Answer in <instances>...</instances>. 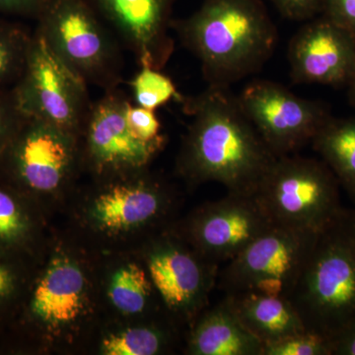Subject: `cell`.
<instances>
[{"mask_svg": "<svg viewBox=\"0 0 355 355\" xmlns=\"http://www.w3.org/2000/svg\"><path fill=\"white\" fill-rule=\"evenodd\" d=\"M288 299L306 331L329 340L355 321V209L319 233Z\"/></svg>", "mask_w": 355, "mask_h": 355, "instance_id": "cell-3", "label": "cell"}, {"mask_svg": "<svg viewBox=\"0 0 355 355\" xmlns=\"http://www.w3.org/2000/svg\"><path fill=\"white\" fill-rule=\"evenodd\" d=\"M153 288L148 272L137 263H128L119 266L111 275L108 297L121 314H141L150 303Z\"/></svg>", "mask_w": 355, "mask_h": 355, "instance_id": "cell-21", "label": "cell"}, {"mask_svg": "<svg viewBox=\"0 0 355 355\" xmlns=\"http://www.w3.org/2000/svg\"><path fill=\"white\" fill-rule=\"evenodd\" d=\"M12 90L26 116L50 123L80 139L93 105L88 85L35 32L24 71Z\"/></svg>", "mask_w": 355, "mask_h": 355, "instance_id": "cell-8", "label": "cell"}, {"mask_svg": "<svg viewBox=\"0 0 355 355\" xmlns=\"http://www.w3.org/2000/svg\"><path fill=\"white\" fill-rule=\"evenodd\" d=\"M172 30L202 67L209 86L229 87L268 62L279 33L261 0H203Z\"/></svg>", "mask_w": 355, "mask_h": 355, "instance_id": "cell-2", "label": "cell"}, {"mask_svg": "<svg viewBox=\"0 0 355 355\" xmlns=\"http://www.w3.org/2000/svg\"><path fill=\"white\" fill-rule=\"evenodd\" d=\"M31 279L26 257L0 248V324L17 314Z\"/></svg>", "mask_w": 355, "mask_h": 355, "instance_id": "cell-23", "label": "cell"}, {"mask_svg": "<svg viewBox=\"0 0 355 355\" xmlns=\"http://www.w3.org/2000/svg\"><path fill=\"white\" fill-rule=\"evenodd\" d=\"M319 233L275 224L220 266L216 286L225 294L257 292L288 299Z\"/></svg>", "mask_w": 355, "mask_h": 355, "instance_id": "cell-7", "label": "cell"}, {"mask_svg": "<svg viewBox=\"0 0 355 355\" xmlns=\"http://www.w3.org/2000/svg\"><path fill=\"white\" fill-rule=\"evenodd\" d=\"M25 119L12 88L0 90V161Z\"/></svg>", "mask_w": 355, "mask_h": 355, "instance_id": "cell-27", "label": "cell"}, {"mask_svg": "<svg viewBox=\"0 0 355 355\" xmlns=\"http://www.w3.org/2000/svg\"><path fill=\"white\" fill-rule=\"evenodd\" d=\"M237 98L243 112L277 157L297 153L331 118L320 103L266 79L247 84Z\"/></svg>", "mask_w": 355, "mask_h": 355, "instance_id": "cell-9", "label": "cell"}, {"mask_svg": "<svg viewBox=\"0 0 355 355\" xmlns=\"http://www.w3.org/2000/svg\"><path fill=\"white\" fill-rule=\"evenodd\" d=\"M162 70L141 67L133 77L132 87L135 105L156 111L172 99H181L176 86L170 77L162 73Z\"/></svg>", "mask_w": 355, "mask_h": 355, "instance_id": "cell-25", "label": "cell"}, {"mask_svg": "<svg viewBox=\"0 0 355 355\" xmlns=\"http://www.w3.org/2000/svg\"><path fill=\"white\" fill-rule=\"evenodd\" d=\"M144 171L112 177L114 181L98 193L89 211L98 229L120 234L153 225L167 216L171 193Z\"/></svg>", "mask_w": 355, "mask_h": 355, "instance_id": "cell-16", "label": "cell"}, {"mask_svg": "<svg viewBox=\"0 0 355 355\" xmlns=\"http://www.w3.org/2000/svg\"><path fill=\"white\" fill-rule=\"evenodd\" d=\"M323 17L355 35V0H323Z\"/></svg>", "mask_w": 355, "mask_h": 355, "instance_id": "cell-29", "label": "cell"}, {"mask_svg": "<svg viewBox=\"0 0 355 355\" xmlns=\"http://www.w3.org/2000/svg\"><path fill=\"white\" fill-rule=\"evenodd\" d=\"M50 1L51 0H0V16L36 21Z\"/></svg>", "mask_w": 355, "mask_h": 355, "instance_id": "cell-31", "label": "cell"}, {"mask_svg": "<svg viewBox=\"0 0 355 355\" xmlns=\"http://www.w3.org/2000/svg\"><path fill=\"white\" fill-rule=\"evenodd\" d=\"M36 205L0 182V248L30 256L38 237Z\"/></svg>", "mask_w": 355, "mask_h": 355, "instance_id": "cell-20", "label": "cell"}, {"mask_svg": "<svg viewBox=\"0 0 355 355\" xmlns=\"http://www.w3.org/2000/svg\"><path fill=\"white\" fill-rule=\"evenodd\" d=\"M80 160L78 137L26 116L0 161V182L36 205L37 200L62 190Z\"/></svg>", "mask_w": 355, "mask_h": 355, "instance_id": "cell-6", "label": "cell"}, {"mask_svg": "<svg viewBox=\"0 0 355 355\" xmlns=\"http://www.w3.org/2000/svg\"><path fill=\"white\" fill-rule=\"evenodd\" d=\"M263 343L245 328L224 296L196 322L188 343L193 355H263Z\"/></svg>", "mask_w": 355, "mask_h": 355, "instance_id": "cell-17", "label": "cell"}, {"mask_svg": "<svg viewBox=\"0 0 355 355\" xmlns=\"http://www.w3.org/2000/svg\"><path fill=\"white\" fill-rule=\"evenodd\" d=\"M88 282L72 257L55 254L38 277L31 279L17 314L28 331H55L69 328L85 314Z\"/></svg>", "mask_w": 355, "mask_h": 355, "instance_id": "cell-14", "label": "cell"}, {"mask_svg": "<svg viewBox=\"0 0 355 355\" xmlns=\"http://www.w3.org/2000/svg\"><path fill=\"white\" fill-rule=\"evenodd\" d=\"M128 127L137 139L144 142H157L166 140L161 133L160 121L155 111L142 108L130 103L127 112Z\"/></svg>", "mask_w": 355, "mask_h": 355, "instance_id": "cell-28", "label": "cell"}, {"mask_svg": "<svg viewBox=\"0 0 355 355\" xmlns=\"http://www.w3.org/2000/svg\"><path fill=\"white\" fill-rule=\"evenodd\" d=\"M34 40L27 26L0 16V90L12 88L24 71Z\"/></svg>", "mask_w": 355, "mask_h": 355, "instance_id": "cell-22", "label": "cell"}, {"mask_svg": "<svg viewBox=\"0 0 355 355\" xmlns=\"http://www.w3.org/2000/svg\"><path fill=\"white\" fill-rule=\"evenodd\" d=\"M282 17L292 21H305L322 10L323 0H272Z\"/></svg>", "mask_w": 355, "mask_h": 355, "instance_id": "cell-30", "label": "cell"}, {"mask_svg": "<svg viewBox=\"0 0 355 355\" xmlns=\"http://www.w3.org/2000/svg\"><path fill=\"white\" fill-rule=\"evenodd\" d=\"M287 57L294 83L347 85L355 71V35L322 17L292 37Z\"/></svg>", "mask_w": 355, "mask_h": 355, "instance_id": "cell-15", "label": "cell"}, {"mask_svg": "<svg viewBox=\"0 0 355 355\" xmlns=\"http://www.w3.org/2000/svg\"><path fill=\"white\" fill-rule=\"evenodd\" d=\"M139 67L163 70L175 51L177 0H85Z\"/></svg>", "mask_w": 355, "mask_h": 355, "instance_id": "cell-13", "label": "cell"}, {"mask_svg": "<svg viewBox=\"0 0 355 355\" xmlns=\"http://www.w3.org/2000/svg\"><path fill=\"white\" fill-rule=\"evenodd\" d=\"M340 183L324 161L282 156L257 191L273 223L319 233L343 214Z\"/></svg>", "mask_w": 355, "mask_h": 355, "instance_id": "cell-5", "label": "cell"}, {"mask_svg": "<svg viewBox=\"0 0 355 355\" xmlns=\"http://www.w3.org/2000/svg\"><path fill=\"white\" fill-rule=\"evenodd\" d=\"M191 123L178 156V171L191 184L216 182L227 193L256 195L277 156L265 144L229 87L207 86L183 97Z\"/></svg>", "mask_w": 355, "mask_h": 355, "instance_id": "cell-1", "label": "cell"}, {"mask_svg": "<svg viewBox=\"0 0 355 355\" xmlns=\"http://www.w3.org/2000/svg\"><path fill=\"white\" fill-rule=\"evenodd\" d=\"M331 354L355 355V321L330 340Z\"/></svg>", "mask_w": 355, "mask_h": 355, "instance_id": "cell-32", "label": "cell"}, {"mask_svg": "<svg viewBox=\"0 0 355 355\" xmlns=\"http://www.w3.org/2000/svg\"><path fill=\"white\" fill-rule=\"evenodd\" d=\"M147 272L167 309L184 319L209 303L220 266L198 253L181 236L156 238L146 254Z\"/></svg>", "mask_w": 355, "mask_h": 355, "instance_id": "cell-12", "label": "cell"}, {"mask_svg": "<svg viewBox=\"0 0 355 355\" xmlns=\"http://www.w3.org/2000/svg\"><path fill=\"white\" fill-rule=\"evenodd\" d=\"M120 87L105 91L93 103L80 141L83 159L99 176L114 177L146 169L166 140L144 142L137 139L128 127L127 112L130 105Z\"/></svg>", "mask_w": 355, "mask_h": 355, "instance_id": "cell-10", "label": "cell"}, {"mask_svg": "<svg viewBox=\"0 0 355 355\" xmlns=\"http://www.w3.org/2000/svg\"><path fill=\"white\" fill-rule=\"evenodd\" d=\"M311 144L355 205V118L329 119Z\"/></svg>", "mask_w": 355, "mask_h": 355, "instance_id": "cell-19", "label": "cell"}, {"mask_svg": "<svg viewBox=\"0 0 355 355\" xmlns=\"http://www.w3.org/2000/svg\"><path fill=\"white\" fill-rule=\"evenodd\" d=\"M347 86H349V101L355 107V71Z\"/></svg>", "mask_w": 355, "mask_h": 355, "instance_id": "cell-33", "label": "cell"}, {"mask_svg": "<svg viewBox=\"0 0 355 355\" xmlns=\"http://www.w3.org/2000/svg\"><path fill=\"white\" fill-rule=\"evenodd\" d=\"M36 22L51 53L87 85L120 87L125 49L85 0H51Z\"/></svg>", "mask_w": 355, "mask_h": 355, "instance_id": "cell-4", "label": "cell"}, {"mask_svg": "<svg viewBox=\"0 0 355 355\" xmlns=\"http://www.w3.org/2000/svg\"><path fill=\"white\" fill-rule=\"evenodd\" d=\"M263 355H333L330 340L304 331L263 345Z\"/></svg>", "mask_w": 355, "mask_h": 355, "instance_id": "cell-26", "label": "cell"}, {"mask_svg": "<svg viewBox=\"0 0 355 355\" xmlns=\"http://www.w3.org/2000/svg\"><path fill=\"white\" fill-rule=\"evenodd\" d=\"M225 297L245 328L263 345L306 331L289 299L257 292L225 294Z\"/></svg>", "mask_w": 355, "mask_h": 355, "instance_id": "cell-18", "label": "cell"}, {"mask_svg": "<svg viewBox=\"0 0 355 355\" xmlns=\"http://www.w3.org/2000/svg\"><path fill=\"white\" fill-rule=\"evenodd\" d=\"M273 225L256 195L227 193L196 210L184 224L181 237L205 259L220 266Z\"/></svg>", "mask_w": 355, "mask_h": 355, "instance_id": "cell-11", "label": "cell"}, {"mask_svg": "<svg viewBox=\"0 0 355 355\" xmlns=\"http://www.w3.org/2000/svg\"><path fill=\"white\" fill-rule=\"evenodd\" d=\"M169 340L166 329L135 327L106 336L102 342V352L107 355L158 354L167 347Z\"/></svg>", "mask_w": 355, "mask_h": 355, "instance_id": "cell-24", "label": "cell"}]
</instances>
